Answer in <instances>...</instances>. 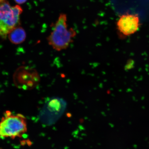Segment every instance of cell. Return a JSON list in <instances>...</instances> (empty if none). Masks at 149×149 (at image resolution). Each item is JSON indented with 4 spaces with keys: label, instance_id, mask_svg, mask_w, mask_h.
Segmentation results:
<instances>
[{
    "label": "cell",
    "instance_id": "1",
    "mask_svg": "<svg viewBox=\"0 0 149 149\" xmlns=\"http://www.w3.org/2000/svg\"><path fill=\"white\" fill-rule=\"evenodd\" d=\"M66 14H61L54 25L53 31L47 38L48 44L54 49L61 51L66 49L73 41L76 32L72 28L68 29Z\"/></svg>",
    "mask_w": 149,
    "mask_h": 149
},
{
    "label": "cell",
    "instance_id": "2",
    "mask_svg": "<svg viewBox=\"0 0 149 149\" xmlns=\"http://www.w3.org/2000/svg\"><path fill=\"white\" fill-rule=\"evenodd\" d=\"M23 11L19 5L11 6L7 0H0V35L3 40L6 39L12 29L20 26Z\"/></svg>",
    "mask_w": 149,
    "mask_h": 149
},
{
    "label": "cell",
    "instance_id": "3",
    "mask_svg": "<svg viewBox=\"0 0 149 149\" xmlns=\"http://www.w3.org/2000/svg\"><path fill=\"white\" fill-rule=\"evenodd\" d=\"M27 121L25 116L18 113L13 115L6 111L0 125V134L3 138L14 139L20 137L27 131Z\"/></svg>",
    "mask_w": 149,
    "mask_h": 149
},
{
    "label": "cell",
    "instance_id": "4",
    "mask_svg": "<svg viewBox=\"0 0 149 149\" xmlns=\"http://www.w3.org/2000/svg\"><path fill=\"white\" fill-rule=\"evenodd\" d=\"M13 80L17 88L29 90L34 88L39 84L40 77L35 69L27 66H21L14 72Z\"/></svg>",
    "mask_w": 149,
    "mask_h": 149
},
{
    "label": "cell",
    "instance_id": "5",
    "mask_svg": "<svg viewBox=\"0 0 149 149\" xmlns=\"http://www.w3.org/2000/svg\"><path fill=\"white\" fill-rule=\"evenodd\" d=\"M119 31L125 36H129L135 33L139 26V19L137 15L126 14L123 15L117 22Z\"/></svg>",
    "mask_w": 149,
    "mask_h": 149
},
{
    "label": "cell",
    "instance_id": "6",
    "mask_svg": "<svg viewBox=\"0 0 149 149\" xmlns=\"http://www.w3.org/2000/svg\"><path fill=\"white\" fill-rule=\"evenodd\" d=\"M66 105V102L63 99L56 97H52L45 104L41 111V115L48 117H58L64 112Z\"/></svg>",
    "mask_w": 149,
    "mask_h": 149
},
{
    "label": "cell",
    "instance_id": "7",
    "mask_svg": "<svg viewBox=\"0 0 149 149\" xmlns=\"http://www.w3.org/2000/svg\"><path fill=\"white\" fill-rule=\"evenodd\" d=\"M8 37L12 44L18 45L25 41L26 34L23 28L19 26L12 29L9 32Z\"/></svg>",
    "mask_w": 149,
    "mask_h": 149
},
{
    "label": "cell",
    "instance_id": "8",
    "mask_svg": "<svg viewBox=\"0 0 149 149\" xmlns=\"http://www.w3.org/2000/svg\"><path fill=\"white\" fill-rule=\"evenodd\" d=\"M15 2L18 5L24 4L27 1V0H14Z\"/></svg>",
    "mask_w": 149,
    "mask_h": 149
}]
</instances>
